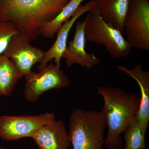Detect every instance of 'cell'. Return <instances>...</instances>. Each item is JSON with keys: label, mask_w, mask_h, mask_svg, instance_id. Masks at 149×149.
Wrapping results in <instances>:
<instances>
[{"label": "cell", "mask_w": 149, "mask_h": 149, "mask_svg": "<svg viewBox=\"0 0 149 149\" xmlns=\"http://www.w3.org/2000/svg\"><path fill=\"white\" fill-rule=\"evenodd\" d=\"M97 94L104 101L101 111L108 127L104 146L108 149H120V135L136 118L140 107V98L135 93H126L119 88L98 87Z\"/></svg>", "instance_id": "2"}, {"label": "cell", "mask_w": 149, "mask_h": 149, "mask_svg": "<svg viewBox=\"0 0 149 149\" xmlns=\"http://www.w3.org/2000/svg\"><path fill=\"white\" fill-rule=\"evenodd\" d=\"M55 115L47 112L39 115L0 116V137L7 141L31 138L43 126L55 120Z\"/></svg>", "instance_id": "7"}, {"label": "cell", "mask_w": 149, "mask_h": 149, "mask_svg": "<svg viewBox=\"0 0 149 149\" xmlns=\"http://www.w3.org/2000/svg\"><path fill=\"white\" fill-rule=\"evenodd\" d=\"M124 26L132 47L149 50V0H130Z\"/></svg>", "instance_id": "5"}, {"label": "cell", "mask_w": 149, "mask_h": 149, "mask_svg": "<svg viewBox=\"0 0 149 149\" xmlns=\"http://www.w3.org/2000/svg\"><path fill=\"white\" fill-rule=\"evenodd\" d=\"M70 0H0V21L10 22L29 41L39 37Z\"/></svg>", "instance_id": "1"}, {"label": "cell", "mask_w": 149, "mask_h": 149, "mask_svg": "<svg viewBox=\"0 0 149 149\" xmlns=\"http://www.w3.org/2000/svg\"><path fill=\"white\" fill-rule=\"evenodd\" d=\"M117 69L136 80L141 92L140 107L136 118L146 132L149 121V71H144L140 64L130 69L123 65L116 67Z\"/></svg>", "instance_id": "12"}, {"label": "cell", "mask_w": 149, "mask_h": 149, "mask_svg": "<svg viewBox=\"0 0 149 149\" xmlns=\"http://www.w3.org/2000/svg\"><path fill=\"white\" fill-rule=\"evenodd\" d=\"M125 149H146L144 130L136 118L124 132Z\"/></svg>", "instance_id": "16"}, {"label": "cell", "mask_w": 149, "mask_h": 149, "mask_svg": "<svg viewBox=\"0 0 149 149\" xmlns=\"http://www.w3.org/2000/svg\"><path fill=\"white\" fill-rule=\"evenodd\" d=\"M84 22L77 20L75 34L73 39L68 43L62 58L65 59L68 67L72 65H80L91 69L100 63V60L94 54L89 53L85 50L86 38L84 30Z\"/></svg>", "instance_id": "10"}, {"label": "cell", "mask_w": 149, "mask_h": 149, "mask_svg": "<svg viewBox=\"0 0 149 149\" xmlns=\"http://www.w3.org/2000/svg\"><path fill=\"white\" fill-rule=\"evenodd\" d=\"M130 0H96V6L102 19L123 34L124 20Z\"/></svg>", "instance_id": "13"}, {"label": "cell", "mask_w": 149, "mask_h": 149, "mask_svg": "<svg viewBox=\"0 0 149 149\" xmlns=\"http://www.w3.org/2000/svg\"><path fill=\"white\" fill-rule=\"evenodd\" d=\"M40 149H68L71 143L64 123L54 120L40 128L32 136Z\"/></svg>", "instance_id": "11"}, {"label": "cell", "mask_w": 149, "mask_h": 149, "mask_svg": "<svg viewBox=\"0 0 149 149\" xmlns=\"http://www.w3.org/2000/svg\"><path fill=\"white\" fill-rule=\"evenodd\" d=\"M84 22L86 40L103 45L113 58H122L129 55L132 47L118 30L102 19L96 5L88 12Z\"/></svg>", "instance_id": "4"}, {"label": "cell", "mask_w": 149, "mask_h": 149, "mask_svg": "<svg viewBox=\"0 0 149 149\" xmlns=\"http://www.w3.org/2000/svg\"><path fill=\"white\" fill-rule=\"evenodd\" d=\"M26 36L18 32L12 37L4 55L16 65L24 76L32 72V66L40 63L45 52L32 47Z\"/></svg>", "instance_id": "8"}, {"label": "cell", "mask_w": 149, "mask_h": 149, "mask_svg": "<svg viewBox=\"0 0 149 149\" xmlns=\"http://www.w3.org/2000/svg\"><path fill=\"white\" fill-rule=\"evenodd\" d=\"M85 1L70 0L53 19L43 26L40 35L47 38H53L62 25L72 17L81 3Z\"/></svg>", "instance_id": "15"}, {"label": "cell", "mask_w": 149, "mask_h": 149, "mask_svg": "<svg viewBox=\"0 0 149 149\" xmlns=\"http://www.w3.org/2000/svg\"><path fill=\"white\" fill-rule=\"evenodd\" d=\"M24 77V95L29 102L36 101L47 91L66 88L70 84L67 75L52 61L39 73L32 71Z\"/></svg>", "instance_id": "6"}, {"label": "cell", "mask_w": 149, "mask_h": 149, "mask_svg": "<svg viewBox=\"0 0 149 149\" xmlns=\"http://www.w3.org/2000/svg\"><path fill=\"white\" fill-rule=\"evenodd\" d=\"M0 96H1V93H0Z\"/></svg>", "instance_id": "19"}, {"label": "cell", "mask_w": 149, "mask_h": 149, "mask_svg": "<svg viewBox=\"0 0 149 149\" xmlns=\"http://www.w3.org/2000/svg\"><path fill=\"white\" fill-rule=\"evenodd\" d=\"M0 149H5L3 147H0Z\"/></svg>", "instance_id": "18"}, {"label": "cell", "mask_w": 149, "mask_h": 149, "mask_svg": "<svg viewBox=\"0 0 149 149\" xmlns=\"http://www.w3.org/2000/svg\"><path fill=\"white\" fill-rule=\"evenodd\" d=\"M106 126L102 111L74 109L70 116L68 133L73 149H102Z\"/></svg>", "instance_id": "3"}, {"label": "cell", "mask_w": 149, "mask_h": 149, "mask_svg": "<svg viewBox=\"0 0 149 149\" xmlns=\"http://www.w3.org/2000/svg\"><path fill=\"white\" fill-rule=\"evenodd\" d=\"M18 32L13 23L0 21V56L4 54L12 37Z\"/></svg>", "instance_id": "17"}, {"label": "cell", "mask_w": 149, "mask_h": 149, "mask_svg": "<svg viewBox=\"0 0 149 149\" xmlns=\"http://www.w3.org/2000/svg\"><path fill=\"white\" fill-rule=\"evenodd\" d=\"M96 4V0H91L84 5H81L72 17L62 25L57 32L55 42L48 51L45 52L44 57L37 67L39 71L46 67L48 63L53 59L57 66L61 67V58L66 49L68 38L72 26L80 16L88 12Z\"/></svg>", "instance_id": "9"}, {"label": "cell", "mask_w": 149, "mask_h": 149, "mask_svg": "<svg viewBox=\"0 0 149 149\" xmlns=\"http://www.w3.org/2000/svg\"><path fill=\"white\" fill-rule=\"evenodd\" d=\"M24 76L10 59L5 55L0 56V93L11 96L19 80Z\"/></svg>", "instance_id": "14"}]
</instances>
